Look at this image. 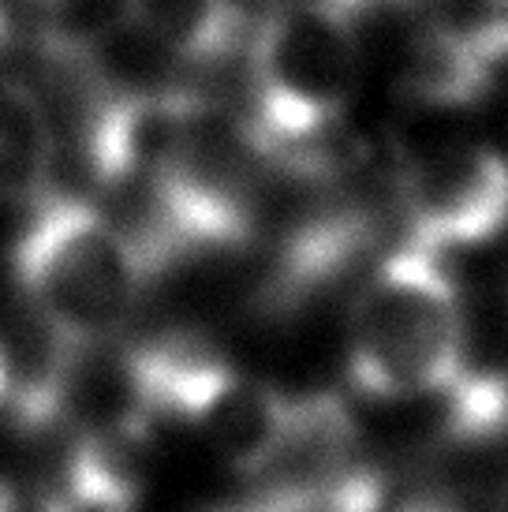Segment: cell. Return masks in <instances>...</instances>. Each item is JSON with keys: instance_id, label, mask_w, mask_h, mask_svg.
<instances>
[{"instance_id": "cell-8", "label": "cell", "mask_w": 508, "mask_h": 512, "mask_svg": "<svg viewBox=\"0 0 508 512\" xmlns=\"http://www.w3.org/2000/svg\"><path fill=\"white\" fill-rule=\"evenodd\" d=\"M497 83L490 57L471 27L430 23L411 38L400 60V90L419 105L467 109L479 105Z\"/></svg>"}, {"instance_id": "cell-14", "label": "cell", "mask_w": 508, "mask_h": 512, "mask_svg": "<svg viewBox=\"0 0 508 512\" xmlns=\"http://www.w3.org/2000/svg\"><path fill=\"white\" fill-rule=\"evenodd\" d=\"M404 512H460V509H452L449 501H438V505H411Z\"/></svg>"}, {"instance_id": "cell-4", "label": "cell", "mask_w": 508, "mask_h": 512, "mask_svg": "<svg viewBox=\"0 0 508 512\" xmlns=\"http://www.w3.org/2000/svg\"><path fill=\"white\" fill-rule=\"evenodd\" d=\"M124 382L131 412L146 423H184L202 441H210L213 453L240 479H254L269 464L292 404V397L187 337L127 352Z\"/></svg>"}, {"instance_id": "cell-2", "label": "cell", "mask_w": 508, "mask_h": 512, "mask_svg": "<svg viewBox=\"0 0 508 512\" xmlns=\"http://www.w3.org/2000/svg\"><path fill=\"white\" fill-rule=\"evenodd\" d=\"M464 367L460 288L441 255L404 240L370 270L352 307V385L370 400L438 397Z\"/></svg>"}, {"instance_id": "cell-7", "label": "cell", "mask_w": 508, "mask_h": 512, "mask_svg": "<svg viewBox=\"0 0 508 512\" xmlns=\"http://www.w3.org/2000/svg\"><path fill=\"white\" fill-rule=\"evenodd\" d=\"M370 240H374V217L367 206L352 199L318 206L284 236L262 288V307L296 311L299 303L314 299L352 270Z\"/></svg>"}, {"instance_id": "cell-11", "label": "cell", "mask_w": 508, "mask_h": 512, "mask_svg": "<svg viewBox=\"0 0 508 512\" xmlns=\"http://www.w3.org/2000/svg\"><path fill=\"white\" fill-rule=\"evenodd\" d=\"M441 404V441L449 449H490L508 438V374L464 367L456 382L434 397Z\"/></svg>"}, {"instance_id": "cell-12", "label": "cell", "mask_w": 508, "mask_h": 512, "mask_svg": "<svg viewBox=\"0 0 508 512\" xmlns=\"http://www.w3.org/2000/svg\"><path fill=\"white\" fill-rule=\"evenodd\" d=\"M8 389H12V363H8V348L0 341V404H8Z\"/></svg>"}, {"instance_id": "cell-9", "label": "cell", "mask_w": 508, "mask_h": 512, "mask_svg": "<svg viewBox=\"0 0 508 512\" xmlns=\"http://www.w3.org/2000/svg\"><path fill=\"white\" fill-rule=\"evenodd\" d=\"M127 23L165 60L206 68L232 53L243 12L236 0H124Z\"/></svg>"}, {"instance_id": "cell-3", "label": "cell", "mask_w": 508, "mask_h": 512, "mask_svg": "<svg viewBox=\"0 0 508 512\" xmlns=\"http://www.w3.org/2000/svg\"><path fill=\"white\" fill-rule=\"evenodd\" d=\"M258 165L243 120L198 109L165 161L142 184L146 221L131 228L157 270L176 258L206 251H236L251 240L258 214Z\"/></svg>"}, {"instance_id": "cell-6", "label": "cell", "mask_w": 508, "mask_h": 512, "mask_svg": "<svg viewBox=\"0 0 508 512\" xmlns=\"http://www.w3.org/2000/svg\"><path fill=\"white\" fill-rule=\"evenodd\" d=\"M408 243L434 255L482 247L508 228V157L494 146H449L400 180Z\"/></svg>"}, {"instance_id": "cell-1", "label": "cell", "mask_w": 508, "mask_h": 512, "mask_svg": "<svg viewBox=\"0 0 508 512\" xmlns=\"http://www.w3.org/2000/svg\"><path fill=\"white\" fill-rule=\"evenodd\" d=\"M34 318L71 352H94L135 314L157 266L131 228L90 202L45 191L12 251Z\"/></svg>"}, {"instance_id": "cell-10", "label": "cell", "mask_w": 508, "mask_h": 512, "mask_svg": "<svg viewBox=\"0 0 508 512\" xmlns=\"http://www.w3.org/2000/svg\"><path fill=\"white\" fill-rule=\"evenodd\" d=\"M57 161V131L42 98L15 79H0V202H34Z\"/></svg>"}, {"instance_id": "cell-16", "label": "cell", "mask_w": 508, "mask_h": 512, "mask_svg": "<svg viewBox=\"0 0 508 512\" xmlns=\"http://www.w3.org/2000/svg\"><path fill=\"white\" fill-rule=\"evenodd\" d=\"M490 8H494L490 15H508V0H490Z\"/></svg>"}, {"instance_id": "cell-15", "label": "cell", "mask_w": 508, "mask_h": 512, "mask_svg": "<svg viewBox=\"0 0 508 512\" xmlns=\"http://www.w3.org/2000/svg\"><path fill=\"white\" fill-rule=\"evenodd\" d=\"M8 34H12V30H8V15L0 12V49L8 45Z\"/></svg>"}, {"instance_id": "cell-13", "label": "cell", "mask_w": 508, "mask_h": 512, "mask_svg": "<svg viewBox=\"0 0 508 512\" xmlns=\"http://www.w3.org/2000/svg\"><path fill=\"white\" fill-rule=\"evenodd\" d=\"M0 512H19V494L8 479H0Z\"/></svg>"}, {"instance_id": "cell-5", "label": "cell", "mask_w": 508, "mask_h": 512, "mask_svg": "<svg viewBox=\"0 0 508 512\" xmlns=\"http://www.w3.org/2000/svg\"><path fill=\"white\" fill-rule=\"evenodd\" d=\"M355 75V19L329 8L273 4L251 38V116L243 120L262 165L340 128Z\"/></svg>"}]
</instances>
